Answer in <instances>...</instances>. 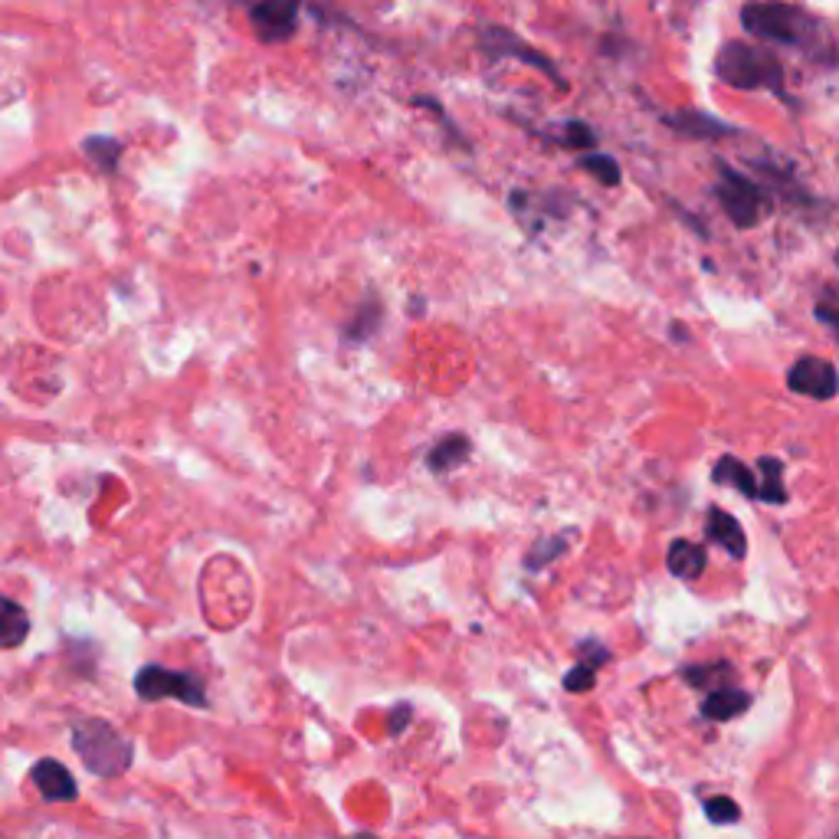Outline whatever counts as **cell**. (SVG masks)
I'll list each match as a JSON object with an SVG mask.
<instances>
[{
	"label": "cell",
	"mask_w": 839,
	"mask_h": 839,
	"mask_svg": "<svg viewBox=\"0 0 839 839\" xmlns=\"http://www.w3.org/2000/svg\"><path fill=\"white\" fill-rule=\"evenodd\" d=\"M741 26L751 36H758V40L781 43V46H797L807 56H820L824 53V59L833 63L830 33L804 7H791V3H748V7H741Z\"/></svg>",
	"instance_id": "obj_1"
},
{
	"label": "cell",
	"mask_w": 839,
	"mask_h": 839,
	"mask_svg": "<svg viewBox=\"0 0 839 839\" xmlns=\"http://www.w3.org/2000/svg\"><path fill=\"white\" fill-rule=\"evenodd\" d=\"M715 76L734 89H771L787 99L784 89V63L751 43H724L715 56Z\"/></svg>",
	"instance_id": "obj_2"
},
{
	"label": "cell",
	"mask_w": 839,
	"mask_h": 839,
	"mask_svg": "<svg viewBox=\"0 0 839 839\" xmlns=\"http://www.w3.org/2000/svg\"><path fill=\"white\" fill-rule=\"evenodd\" d=\"M73 751L96 777H119L135 761L132 741L102 718H83L73 724Z\"/></svg>",
	"instance_id": "obj_3"
},
{
	"label": "cell",
	"mask_w": 839,
	"mask_h": 839,
	"mask_svg": "<svg viewBox=\"0 0 839 839\" xmlns=\"http://www.w3.org/2000/svg\"><path fill=\"white\" fill-rule=\"evenodd\" d=\"M718 177H721V181L715 184V194H718V200H721L728 220H731L734 227H741V230H751V227L767 214V207H771L767 190H764L758 181L738 174V171L728 167V164H718Z\"/></svg>",
	"instance_id": "obj_4"
},
{
	"label": "cell",
	"mask_w": 839,
	"mask_h": 839,
	"mask_svg": "<svg viewBox=\"0 0 839 839\" xmlns=\"http://www.w3.org/2000/svg\"><path fill=\"white\" fill-rule=\"evenodd\" d=\"M135 693L144 701H184L190 708H207V693L204 683L190 673L164 669V666H144L135 676Z\"/></svg>",
	"instance_id": "obj_5"
},
{
	"label": "cell",
	"mask_w": 839,
	"mask_h": 839,
	"mask_svg": "<svg viewBox=\"0 0 839 839\" xmlns=\"http://www.w3.org/2000/svg\"><path fill=\"white\" fill-rule=\"evenodd\" d=\"M482 50H486L489 56H499V59L512 56V59H519V63H529V66L542 69L545 76H552L558 86H564V83H560L558 66H555L548 56H542L535 46H529L522 36H515L512 30H505V26H489V30H482Z\"/></svg>",
	"instance_id": "obj_6"
},
{
	"label": "cell",
	"mask_w": 839,
	"mask_h": 839,
	"mask_svg": "<svg viewBox=\"0 0 839 839\" xmlns=\"http://www.w3.org/2000/svg\"><path fill=\"white\" fill-rule=\"evenodd\" d=\"M837 384V368L827 358H800L787 371V388L794 394H804V397H814V401H833Z\"/></svg>",
	"instance_id": "obj_7"
},
{
	"label": "cell",
	"mask_w": 839,
	"mask_h": 839,
	"mask_svg": "<svg viewBox=\"0 0 839 839\" xmlns=\"http://www.w3.org/2000/svg\"><path fill=\"white\" fill-rule=\"evenodd\" d=\"M30 777H33V784H36V791L43 794V800L46 804H73L76 797H79V784H76V777L69 774V767L66 764H59L56 758H43V761H36L33 764V771H30Z\"/></svg>",
	"instance_id": "obj_8"
},
{
	"label": "cell",
	"mask_w": 839,
	"mask_h": 839,
	"mask_svg": "<svg viewBox=\"0 0 839 839\" xmlns=\"http://www.w3.org/2000/svg\"><path fill=\"white\" fill-rule=\"evenodd\" d=\"M250 20L260 33L263 43H282L295 33V20H298V3L288 0H270V3H257L250 7Z\"/></svg>",
	"instance_id": "obj_9"
},
{
	"label": "cell",
	"mask_w": 839,
	"mask_h": 839,
	"mask_svg": "<svg viewBox=\"0 0 839 839\" xmlns=\"http://www.w3.org/2000/svg\"><path fill=\"white\" fill-rule=\"evenodd\" d=\"M705 535L708 542L721 545L731 558H744L748 555V538H744V529L734 515H728L724 509H708V519H705Z\"/></svg>",
	"instance_id": "obj_10"
},
{
	"label": "cell",
	"mask_w": 839,
	"mask_h": 839,
	"mask_svg": "<svg viewBox=\"0 0 839 839\" xmlns=\"http://www.w3.org/2000/svg\"><path fill=\"white\" fill-rule=\"evenodd\" d=\"M748 708H751V696L744 689L724 686V689H715V693L705 696L701 718H708V721H731V718L744 715Z\"/></svg>",
	"instance_id": "obj_11"
},
{
	"label": "cell",
	"mask_w": 839,
	"mask_h": 839,
	"mask_svg": "<svg viewBox=\"0 0 839 839\" xmlns=\"http://www.w3.org/2000/svg\"><path fill=\"white\" fill-rule=\"evenodd\" d=\"M666 126L676 129L679 135H693V139H728L738 129H731L728 122H718L705 112H679V116H666Z\"/></svg>",
	"instance_id": "obj_12"
},
{
	"label": "cell",
	"mask_w": 839,
	"mask_h": 839,
	"mask_svg": "<svg viewBox=\"0 0 839 839\" xmlns=\"http://www.w3.org/2000/svg\"><path fill=\"white\" fill-rule=\"evenodd\" d=\"M711 482L715 486H728V489H738L741 495L748 499H758V476L734 456H721L711 469Z\"/></svg>",
	"instance_id": "obj_13"
},
{
	"label": "cell",
	"mask_w": 839,
	"mask_h": 839,
	"mask_svg": "<svg viewBox=\"0 0 839 839\" xmlns=\"http://www.w3.org/2000/svg\"><path fill=\"white\" fill-rule=\"evenodd\" d=\"M469 453H472L469 439H466L462 433H449V436H443V439L429 449L426 466H429L433 472H453L456 466H462V462L469 459Z\"/></svg>",
	"instance_id": "obj_14"
},
{
	"label": "cell",
	"mask_w": 839,
	"mask_h": 839,
	"mask_svg": "<svg viewBox=\"0 0 839 839\" xmlns=\"http://www.w3.org/2000/svg\"><path fill=\"white\" fill-rule=\"evenodd\" d=\"M30 633V617L20 603L0 593V650H13L26 640Z\"/></svg>",
	"instance_id": "obj_15"
},
{
	"label": "cell",
	"mask_w": 839,
	"mask_h": 839,
	"mask_svg": "<svg viewBox=\"0 0 839 839\" xmlns=\"http://www.w3.org/2000/svg\"><path fill=\"white\" fill-rule=\"evenodd\" d=\"M758 499L771 502V505H784L787 502V489H784V462L777 456H761L758 462Z\"/></svg>",
	"instance_id": "obj_16"
},
{
	"label": "cell",
	"mask_w": 839,
	"mask_h": 839,
	"mask_svg": "<svg viewBox=\"0 0 839 839\" xmlns=\"http://www.w3.org/2000/svg\"><path fill=\"white\" fill-rule=\"evenodd\" d=\"M705 552H701L699 545H693V542H673L669 545V555H666V567H669V574H676V577H683V580H696L701 577V570H705Z\"/></svg>",
	"instance_id": "obj_17"
},
{
	"label": "cell",
	"mask_w": 839,
	"mask_h": 839,
	"mask_svg": "<svg viewBox=\"0 0 839 839\" xmlns=\"http://www.w3.org/2000/svg\"><path fill=\"white\" fill-rule=\"evenodd\" d=\"M574 538H577V532H574V529H564V532H555V535L535 542V548L525 555V567H529V570H545L552 560H558L560 555L570 548Z\"/></svg>",
	"instance_id": "obj_18"
},
{
	"label": "cell",
	"mask_w": 839,
	"mask_h": 839,
	"mask_svg": "<svg viewBox=\"0 0 839 839\" xmlns=\"http://www.w3.org/2000/svg\"><path fill=\"white\" fill-rule=\"evenodd\" d=\"M683 679H686L689 686H696V689H708V693H715V689H724V686H731V679H734V669H731L728 663H711V666H689V669H683Z\"/></svg>",
	"instance_id": "obj_19"
},
{
	"label": "cell",
	"mask_w": 839,
	"mask_h": 839,
	"mask_svg": "<svg viewBox=\"0 0 839 839\" xmlns=\"http://www.w3.org/2000/svg\"><path fill=\"white\" fill-rule=\"evenodd\" d=\"M577 164L587 171V174H593L600 184H607V187H617L620 184V164H617V157H610V154H580L577 157Z\"/></svg>",
	"instance_id": "obj_20"
},
{
	"label": "cell",
	"mask_w": 839,
	"mask_h": 839,
	"mask_svg": "<svg viewBox=\"0 0 839 839\" xmlns=\"http://www.w3.org/2000/svg\"><path fill=\"white\" fill-rule=\"evenodd\" d=\"M378 325H381V305H378V302H371V308L364 305V308L358 312V318L345 328V338H348L351 345L368 341V338L378 331Z\"/></svg>",
	"instance_id": "obj_21"
},
{
	"label": "cell",
	"mask_w": 839,
	"mask_h": 839,
	"mask_svg": "<svg viewBox=\"0 0 839 839\" xmlns=\"http://www.w3.org/2000/svg\"><path fill=\"white\" fill-rule=\"evenodd\" d=\"M548 139L560 144V148H593L597 144V135L584 122H564V126H558V132H552Z\"/></svg>",
	"instance_id": "obj_22"
},
{
	"label": "cell",
	"mask_w": 839,
	"mask_h": 839,
	"mask_svg": "<svg viewBox=\"0 0 839 839\" xmlns=\"http://www.w3.org/2000/svg\"><path fill=\"white\" fill-rule=\"evenodd\" d=\"M86 154L99 164V167H106V171H116V164H119V154H122V144L116 139H89L86 144Z\"/></svg>",
	"instance_id": "obj_23"
},
{
	"label": "cell",
	"mask_w": 839,
	"mask_h": 839,
	"mask_svg": "<svg viewBox=\"0 0 839 839\" xmlns=\"http://www.w3.org/2000/svg\"><path fill=\"white\" fill-rule=\"evenodd\" d=\"M705 817H708L715 827H728V824H738V820H741V807H738L731 797H711V800H705Z\"/></svg>",
	"instance_id": "obj_24"
},
{
	"label": "cell",
	"mask_w": 839,
	"mask_h": 839,
	"mask_svg": "<svg viewBox=\"0 0 839 839\" xmlns=\"http://www.w3.org/2000/svg\"><path fill=\"white\" fill-rule=\"evenodd\" d=\"M597 679V669H590L587 663H577L567 676H564V689L567 693H590Z\"/></svg>",
	"instance_id": "obj_25"
},
{
	"label": "cell",
	"mask_w": 839,
	"mask_h": 839,
	"mask_svg": "<svg viewBox=\"0 0 839 839\" xmlns=\"http://www.w3.org/2000/svg\"><path fill=\"white\" fill-rule=\"evenodd\" d=\"M577 653H580L577 663H587L590 669H600V666L610 660V653H607L597 640H580V643H577Z\"/></svg>",
	"instance_id": "obj_26"
},
{
	"label": "cell",
	"mask_w": 839,
	"mask_h": 839,
	"mask_svg": "<svg viewBox=\"0 0 839 839\" xmlns=\"http://www.w3.org/2000/svg\"><path fill=\"white\" fill-rule=\"evenodd\" d=\"M837 288L833 285H827V292H824V298H820V305H817V318L827 325V328H837L839 318H837Z\"/></svg>",
	"instance_id": "obj_27"
},
{
	"label": "cell",
	"mask_w": 839,
	"mask_h": 839,
	"mask_svg": "<svg viewBox=\"0 0 839 839\" xmlns=\"http://www.w3.org/2000/svg\"><path fill=\"white\" fill-rule=\"evenodd\" d=\"M411 721V705H397V715H391V731L401 734Z\"/></svg>",
	"instance_id": "obj_28"
},
{
	"label": "cell",
	"mask_w": 839,
	"mask_h": 839,
	"mask_svg": "<svg viewBox=\"0 0 839 839\" xmlns=\"http://www.w3.org/2000/svg\"><path fill=\"white\" fill-rule=\"evenodd\" d=\"M673 338H689V331L683 325H673Z\"/></svg>",
	"instance_id": "obj_29"
},
{
	"label": "cell",
	"mask_w": 839,
	"mask_h": 839,
	"mask_svg": "<svg viewBox=\"0 0 839 839\" xmlns=\"http://www.w3.org/2000/svg\"><path fill=\"white\" fill-rule=\"evenodd\" d=\"M341 839H378L374 833H355V837H341Z\"/></svg>",
	"instance_id": "obj_30"
}]
</instances>
